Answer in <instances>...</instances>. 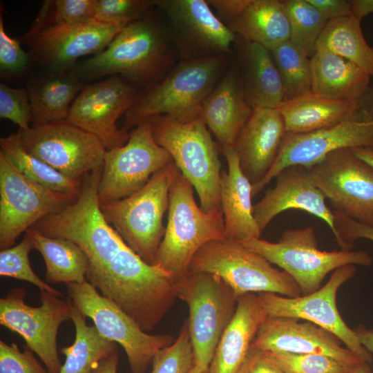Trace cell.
Instances as JSON below:
<instances>
[{"mask_svg": "<svg viewBox=\"0 0 373 373\" xmlns=\"http://www.w3.org/2000/svg\"><path fill=\"white\" fill-rule=\"evenodd\" d=\"M102 172V167L86 174L77 198L32 228L78 245L88 260L87 281L143 331L150 332L177 298L175 281L160 267L144 261L106 221L98 196Z\"/></svg>", "mask_w": 373, "mask_h": 373, "instance_id": "obj_1", "label": "cell"}, {"mask_svg": "<svg viewBox=\"0 0 373 373\" xmlns=\"http://www.w3.org/2000/svg\"><path fill=\"white\" fill-rule=\"evenodd\" d=\"M180 61L231 56L236 35L207 0H159Z\"/></svg>", "mask_w": 373, "mask_h": 373, "instance_id": "obj_19", "label": "cell"}, {"mask_svg": "<svg viewBox=\"0 0 373 373\" xmlns=\"http://www.w3.org/2000/svg\"><path fill=\"white\" fill-rule=\"evenodd\" d=\"M333 213L335 229L340 238L338 245L342 250H352V242L357 239L373 241V226L362 224L335 210H333Z\"/></svg>", "mask_w": 373, "mask_h": 373, "instance_id": "obj_45", "label": "cell"}, {"mask_svg": "<svg viewBox=\"0 0 373 373\" xmlns=\"http://www.w3.org/2000/svg\"><path fill=\"white\" fill-rule=\"evenodd\" d=\"M265 352L286 373H351L359 365H350L333 357L318 354Z\"/></svg>", "mask_w": 373, "mask_h": 373, "instance_id": "obj_38", "label": "cell"}, {"mask_svg": "<svg viewBox=\"0 0 373 373\" xmlns=\"http://www.w3.org/2000/svg\"><path fill=\"white\" fill-rule=\"evenodd\" d=\"M123 28L95 19L79 24L55 17L48 21L41 10L23 41L36 61L50 72H60L73 67L81 57L103 51Z\"/></svg>", "mask_w": 373, "mask_h": 373, "instance_id": "obj_13", "label": "cell"}, {"mask_svg": "<svg viewBox=\"0 0 373 373\" xmlns=\"http://www.w3.org/2000/svg\"><path fill=\"white\" fill-rule=\"evenodd\" d=\"M351 373H372L369 363L362 362Z\"/></svg>", "mask_w": 373, "mask_h": 373, "instance_id": "obj_53", "label": "cell"}, {"mask_svg": "<svg viewBox=\"0 0 373 373\" xmlns=\"http://www.w3.org/2000/svg\"><path fill=\"white\" fill-rule=\"evenodd\" d=\"M159 0H96L94 19L124 28L142 18Z\"/></svg>", "mask_w": 373, "mask_h": 373, "instance_id": "obj_41", "label": "cell"}, {"mask_svg": "<svg viewBox=\"0 0 373 373\" xmlns=\"http://www.w3.org/2000/svg\"><path fill=\"white\" fill-rule=\"evenodd\" d=\"M137 93L118 76L84 86L70 105L67 121L92 133L106 150L124 145L129 133L117 121L130 109Z\"/></svg>", "mask_w": 373, "mask_h": 373, "instance_id": "obj_20", "label": "cell"}, {"mask_svg": "<svg viewBox=\"0 0 373 373\" xmlns=\"http://www.w3.org/2000/svg\"><path fill=\"white\" fill-rule=\"evenodd\" d=\"M188 373H205V372H204L199 367H198L197 365L194 364Z\"/></svg>", "mask_w": 373, "mask_h": 373, "instance_id": "obj_54", "label": "cell"}, {"mask_svg": "<svg viewBox=\"0 0 373 373\" xmlns=\"http://www.w3.org/2000/svg\"><path fill=\"white\" fill-rule=\"evenodd\" d=\"M86 316L74 305L71 321L75 328L74 343L62 347L66 356L59 373H91L104 358L117 352V346L100 334L95 325H87Z\"/></svg>", "mask_w": 373, "mask_h": 373, "instance_id": "obj_33", "label": "cell"}, {"mask_svg": "<svg viewBox=\"0 0 373 373\" xmlns=\"http://www.w3.org/2000/svg\"><path fill=\"white\" fill-rule=\"evenodd\" d=\"M29 64V55L19 41L9 36L4 28L3 15H0V71L1 76H15L23 73Z\"/></svg>", "mask_w": 373, "mask_h": 373, "instance_id": "obj_44", "label": "cell"}, {"mask_svg": "<svg viewBox=\"0 0 373 373\" xmlns=\"http://www.w3.org/2000/svg\"><path fill=\"white\" fill-rule=\"evenodd\" d=\"M372 373H373V370H372Z\"/></svg>", "mask_w": 373, "mask_h": 373, "instance_id": "obj_55", "label": "cell"}, {"mask_svg": "<svg viewBox=\"0 0 373 373\" xmlns=\"http://www.w3.org/2000/svg\"><path fill=\"white\" fill-rule=\"evenodd\" d=\"M231 57L238 68L251 106L278 108L284 101V89L271 51L236 36Z\"/></svg>", "mask_w": 373, "mask_h": 373, "instance_id": "obj_27", "label": "cell"}, {"mask_svg": "<svg viewBox=\"0 0 373 373\" xmlns=\"http://www.w3.org/2000/svg\"><path fill=\"white\" fill-rule=\"evenodd\" d=\"M285 133V122L278 108H253L234 146L241 170L252 186L274 164Z\"/></svg>", "mask_w": 373, "mask_h": 373, "instance_id": "obj_24", "label": "cell"}, {"mask_svg": "<svg viewBox=\"0 0 373 373\" xmlns=\"http://www.w3.org/2000/svg\"><path fill=\"white\" fill-rule=\"evenodd\" d=\"M179 171L172 162L136 193L100 205L106 221L149 265H153L165 233L163 217L169 207L170 187Z\"/></svg>", "mask_w": 373, "mask_h": 373, "instance_id": "obj_6", "label": "cell"}, {"mask_svg": "<svg viewBox=\"0 0 373 373\" xmlns=\"http://www.w3.org/2000/svg\"><path fill=\"white\" fill-rule=\"evenodd\" d=\"M0 373H48L27 346L21 352L17 345L0 341Z\"/></svg>", "mask_w": 373, "mask_h": 373, "instance_id": "obj_43", "label": "cell"}, {"mask_svg": "<svg viewBox=\"0 0 373 373\" xmlns=\"http://www.w3.org/2000/svg\"><path fill=\"white\" fill-rule=\"evenodd\" d=\"M236 373H286L258 349L250 347L245 360Z\"/></svg>", "mask_w": 373, "mask_h": 373, "instance_id": "obj_47", "label": "cell"}, {"mask_svg": "<svg viewBox=\"0 0 373 373\" xmlns=\"http://www.w3.org/2000/svg\"><path fill=\"white\" fill-rule=\"evenodd\" d=\"M367 147L373 148V111L365 108L332 127L304 133H286L274 164L264 178L252 186V195L259 193L287 167H309L335 151Z\"/></svg>", "mask_w": 373, "mask_h": 373, "instance_id": "obj_16", "label": "cell"}, {"mask_svg": "<svg viewBox=\"0 0 373 373\" xmlns=\"http://www.w3.org/2000/svg\"><path fill=\"white\" fill-rule=\"evenodd\" d=\"M311 91L336 99H363L372 77L365 70L337 55L316 50L310 58Z\"/></svg>", "mask_w": 373, "mask_h": 373, "instance_id": "obj_30", "label": "cell"}, {"mask_svg": "<svg viewBox=\"0 0 373 373\" xmlns=\"http://www.w3.org/2000/svg\"><path fill=\"white\" fill-rule=\"evenodd\" d=\"M189 271L220 277L237 297L249 293H274L287 297L302 295L294 280L274 267L265 258L242 243L228 239L211 241L193 258Z\"/></svg>", "mask_w": 373, "mask_h": 373, "instance_id": "obj_9", "label": "cell"}, {"mask_svg": "<svg viewBox=\"0 0 373 373\" xmlns=\"http://www.w3.org/2000/svg\"><path fill=\"white\" fill-rule=\"evenodd\" d=\"M78 195L46 187L20 171L0 151V249L44 217L59 212Z\"/></svg>", "mask_w": 373, "mask_h": 373, "instance_id": "obj_12", "label": "cell"}, {"mask_svg": "<svg viewBox=\"0 0 373 373\" xmlns=\"http://www.w3.org/2000/svg\"><path fill=\"white\" fill-rule=\"evenodd\" d=\"M96 0H56L54 17L68 24H79L94 19Z\"/></svg>", "mask_w": 373, "mask_h": 373, "instance_id": "obj_46", "label": "cell"}, {"mask_svg": "<svg viewBox=\"0 0 373 373\" xmlns=\"http://www.w3.org/2000/svg\"><path fill=\"white\" fill-rule=\"evenodd\" d=\"M318 50L350 61L373 78V48L364 38L361 21L354 16L329 21L317 41L316 50Z\"/></svg>", "mask_w": 373, "mask_h": 373, "instance_id": "obj_34", "label": "cell"}, {"mask_svg": "<svg viewBox=\"0 0 373 373\" xmlns=\"http://www.w3.org/2000/svg\"><path fill=\"white\" fill-rule=\"evenodd\" d=\"M329 21L352 15L350 1L307 0Z\"/></svg>", "mask_w": 373, "mask_h": 373, "instance_id": "obj_48", "label": "cell"}, {"mask_svg": "<svg viewBox=\"0 0 373 373\" xmlns=\"http://www.w3.org/2000/svg\"><path fill=\"white\" fill-rule=\"evenodd\" d=\"M284 89V101L293 99L311 90L309 57L290 39L270 50Z\"/></svg>", "mask_w": 373, "mask_h": 373, "instance_id": "obj_36", "label": "cell"}, {"mask_svg": "<svg viewBox=\"0 0 373 373\" xmlns=\"http://www.w3.org/2000/svg\"><path fill=\"white\" fill-rule=\"evenodd\" d=\"M228 166L221 172L220 204L225 238L244 242L260 238V231L254 216L252 184L242 173L234 147H220Z\"/></svg>", "mask_w": 373, "mask_h": 373, "instance_id": "obj_26", "label": "cell"}, {"mask_svg": "<svg viewBox=\"0 0 373 373\" xmlns=\"http://www.w3.org/2000/svg\"><path fill=\"white\" fill-rule=\"evenodd\" d=\"M26 296L25 289L15 287L0 298V324L24 339L48 373H59L62 365L57 352L58 329L64 321L71 320L74 305L70 298L40 290L41 305L32 307L26 303Z\"/></svg>", "mask_w": 373, "mask_h": 373, "instance_id": "obj_10", "label": "cell"}, {"mask_svg": "<svg viewBox=\"0 0 373 373\" xmlns=\"http://www.w3.org/2000/svg\"><path fill=\"white\" fill-rule=\"evenodd\" d=\"M231 56L179 61L159 82L144 88L125 114L128 132L144 121L165 115L178 122L200 117L203 102L227 71Z\"/></svg>", "mask_w": 373, "mask_h": 373, "instance_id": "obj_3", "label": "cell"}, {"mask_svg": "<svg viewBox=\"0 0 373 373\" xmlns=\"http://www.w3.org/2000/svg\"><path fill=\"white\" fill-rule=\"evenodd\" d=\"M356 155L368 164L373 170V148L353 149Z\"/></svg>", "mask_w": 373, "mask_h": 373, "instance_id": "obj_52", "label": "cell"}, {"mask_svg": "<svg viewBox=\"0 0 373 373\" xmlns=\"http://www.w3.org/2000/svg\"><path fill=\"white\" fill-rule=\"evenodd\" d=\"M274 188L254 205L255 220L262 232L269 222L281 212L289 209L305 211L323 220L332 230L338 245V234L335 229L334 215L325 203V197L315 185L308 168L291 166L276 177Z\"/></svg>", "mask_w": 373, "mask_h": 373, "instance_id": "obj_23", "label": "cell"}, {"mask_svg": "<svg viewBox=\"0 0 373 373\" xmlns=\"http://www.w3.org/2000/svg\"><path fill=\"white\" fill-rule=\"evenodd\" d=\"M363 99L350 101L326 97L311 90L278 108L286 133H304L337 125L362 112Z\"/></svg>", "mask_w": 373, "mask_h": 373, "instance_id": "obj_29", "label": "cell"}, {"mask_svg": "<svg viewBox=\"0 0 373 373\" xmlns=\"http://www.w3.org/2000/svg\"><path fill=\"white\" fill-rule=\"evenodd\" d=\"M118 364L117 352L102 360L91 373H117Z\"/></svg>", "mask_w": 373, "mask_h": 373, "instance_id": "obj_50", "label": "cell"}, {"mask_svg": "<svg viewBox=\"0 0 373 373\" xmlns=\"http://www.w3.org/2000/svg\"><path fill=\"white\" fill-rule=\"evenodd\" d=\"M156 142L171 155L182 175L196 191L205 212L222 211L221 164L218 145L200 117L178 122L165 115L149 119Z\"/></svg>", "mask_w": 373, "mask_h": 373, "instance_id": "obj_5", "label": "cell"}, {"mask_svg": "<svg viewBox=\"0 0 373 373\" xmlns=\"http://www.w3.org/2000/svg\"><path fill=\"white\" fill-rule=\"evenodd\" d=\"M356 270L355 265L336 269L324 286L307 295L287 297L268 292L257 295L267 316L311 322L334 334L347 349L370 364L372 355L361 345L354 330L345 323L336 301L338 289L354 276Z\"/></svg>", "mask_w": 373, "mask_h": 373, "instance_id": "obj_17", "label": "cell"}, {"mask_svg": "<svg viewBox=\"0 0 373 373\" xmlns=\"http://www.w3.org/2000/svg\"><path fill=\"white\" fill-rule=\"evenodd\" d=\"M32 247L42 256L46 265V281L66 285L86 280L88 268L87 256L74 242L46 236L31 227L26 233Z\"/></svg>", "mask_w": 373, "mask_h": 373, "instance_id": "obj_32", "label": "cell"}, {"mask_svg": "<svg viewBox=\"0 0 373 373\" xmlns=\"http://www.w3.org/2000/svg\"><path fill=\"white\" fill-rule=\"evenodd\" d=\"M175 294L189 307L194 364L207 373L220 339L234 316L238 298L220 277L207 272L188 271L175 281Z\"/></svg>", "mask_w": 373, "mask_h": 373, "instance_id": "obj_8", "label": "cell"}, {"mask_svg": "<svg viewBox=\"0 0 373 373\" xmlns=\"http://www.w3.org/2000/svg\"><path fill=\"white\" fill-rule=\"evenodd\" d=\"M242 244L280 267L296 283L302 295L319 289L326 276L339 267L370 266L372 262L364 251L320 250L312 227L285 230L276 242L255 238Z\"/></svg>", "mask_w": 373, "mask_h": 373, "instance_id": "obj_7", "label": "cell"}, {"mask_svg": "<svg viewBox=\"0 0 373 373\" xmlns=\"http://www.w3.org/2000/svg\"><path fill=\"white\" fill-rule=\"evenodd\" d=\"M267 316L257 294L239 296L234 316L220 339L207 373H236Z\"/></svg>", "mask_w": 373, "mask_h": 373, "instance_id": "obj_28", "label": "cell"}, {"mask_svg": "<svg viewBox=\"0 0 373 373\" xmlns=\"http://www.w3.org/2000/svg\"><path fill=\"white\" fill-rule=\"evenodd\" d=\"M0 146L1 151L17 169L36 182L54 191L77 195L80 193L82 180L66 176L29 153L17 133L1 137Z\"/></svg>", "mask_w": 373, "mask_h": 373, "instance_id": "obj_35", "label": "cell"}, {"mask_svg": "<svg viewBox=\"0 0 373 373\" xmlns=\"http://www.w3.org/2000/svg\"><path fill=\"white\" fill-rule=\"evenodd\" d=\"M82 80L73 72H50L28 88L32 126L66 120L70 103L83 90Z\"/></svg>", "mask_w": 373, "mask_h": 373, "instance_id": "obj_31", "label": "cell"}, {"mask_svg": "<svg viewBox=\"0 0 373 373\" xmlns=\"http://www.w3.org/2000/svg\"><path fill=\"white\" fill-rule=\"evenodd\" d=\"M350 3L352 15L359 21L364 17L373 14V0H352Z\"/></svg>", "mask_w": 373, "mask_h": 373, "instance_id": "obj_49", "label": "cell"}, {"mask_svg": "<svg viewBox=\"0 0 373 373\" xmlns=\"http://www.w3.org/2000/svg\"><path fill=\"white\" fill-rule=\"evenodd\" d=\"M193 189L179 171L170 187L165 233L153 263L175 281L188 273L202 247L225 239L222 211H204L195 202Z\"/></svg>", "mask_w": 373, "mask_h": 373, "instance_id": "obj_4", "label": "cell"}, {"mask_svg": "<svg viewBox=\"0 0 373 373\" xmlns=\"http://www.w3.org/2000/svg\"><path fill=\"white\" fill-rule=\"evenodd\" d=\"M73 304L90 318L102 335L125 351L131 373H145L155 355L171 345L169 334H150L115 303L102 296L87 280L67 284Z\"/></svg>", "mask_w": 373, "mask_h": 373, "instance_id": "obj_11", "label": "cell"}, {"mask_svg": "<svg viewBox=\"0 0 373 373\" xmlns=\"http://www.w3.org/2000/svg\"><path fill=\"white\" fill-rule=\"evenodd\" d=\"M290 25V40L309 57L328 21L307 0L283 1Z\"/></svg>", "mask_w": 373, "mask_h": 373, "instance_id": "obj_37", "label": "cell"}, {"mask_svg": "<svg viewBox=\"0 0 373 373\" xmlns=\"http://www.w3.org/2000/svg\"><path fill=\"white\" fill-rule=\"evenodd\" d=\"M172 162L169 153L156 142L150 121L142 122L129 133L124 145L106 151L98 189L100 205L136 193Z\"/></svg>", "mask_w": 373, "mask_h": 373, "instance_id": "obj_14", "label": "cell"}, {"mask_svg": "<svg viewBox=\"0 0 373 373\" xmlns=\"http://www.w3.org/2000/svg\"><path fill=\"white\" fill-rule=\"evenodd\" d=\"M179 56L168 26L144 16L125 26L101 52L74 68L82 80L120 74L146 88L161 81Z\"/></svg>", "mask_w": 373, "mask_h": 373, "instance_id": "obj_2", "label": "cell"}, {"mask_svg": "<svg viewBox=\"0 0 373 373\" xmlns=\"http://www.w3.org/2000/svg\"><path fill=\"white\" fill-rule=\"evenodd\" d=\"M251 347L273 353L318 354L350 365L363 361L332 333L311 323L267 316L260 325Z\"/></svg>", "mask_w": 373, "mask_h": 373, "instance_id": "obj_21", "label": "cell"}, {"mask_svg": "<svg viewBox=\"0 0 373 373\" xmlns=\"http://www.w3.org/2000/svg\"><path fill=\"white\" fill-rule=\"evenodd\" d=\"M207 1L236 36L269 50L290 39V25L283 1Z\"/></svg>", "mask_w": 373, "mask_h": 373, "instance_id": "obj_22", "label": "cell"}, {"mask_svg": "<svg viewBox=\"0 0 373 373\" xmlns=\"http://www.w3.org/2000/svg\"><path fill=\"white\" fill-rule=\"evenodd\" d=\"M252 109L238 68L231 57L224 75L203 102L200 117L220 147H234Z\"/></svg>", "mask_w": 373, "mask_h": 373, "instance_id": "obj_25", "label": "cell"}, {"mask_svg": "<svg viewBox=\"0 0 373 373\" xmlns=\"http://www.w3.org/2000/svg\"><path fill=\"white\" fill-rule=\"evenodd\" d=\"M151 373H188L194 365V355L187 320L178 336L154 356Z\"/></svg>", "mask_w": 373, "mask_h": 373, "instance_id": "obj_40", "label": "cell"}, {"mask_svg": "<svg viewBox=\"0 0 373 373\" xmlns=\"http://www.w3.org/2000/svg\"><path fill=\"white\" fill-rule=\"evenodd\" d=\"M0 117L12 121L21 130L31 126L32 113L27 88L0 84Z\"/></svg>", "mask_w": 373, "mask_h": 373, "instance_id": "obj_42", "label": "cell"}, {"mask_svg": "<svg viewBox=\"0 0 373 373\" xmlns=\"http://www.w3.org/2000/svg\"><path fill=\"white\" fill-rule=\"evenodd\" d=\"M307 168L335 211L373 226V170L353 149L335 151Z\"/></svg>", "mask_w": 373, "mask_h": 373, "instance_id": "obj_18", "label": "cell"}, {"mask_svg": "<svg viewBox=\"0 0 373 373\" xmlns=\"http://www.w3.org/2000/svg\"><path fill=\"white\" fill-rule=\"evenodd\" d=\"M354 330L361 345L373 355V329L360 325Z\"/></svg>", "mask_w": 373, "mask_h": 373, "instance_id": "obj_51", "label": "cell"}, {"mask_svg": "<svg viewBox=\"0 0 373 373\" xmlns=\"http://www.w3.org/2000/svg\"><path fill=\"white\" fill-rule=\"evenodd\" d=\"M32 245L28 236L25 233L21 241L17 245L0 251V276L11 277L30 283L40 290L61 296V294L42 280L32 270L29 253Z\"/></svg>", "mask_w": 373, "mask_h": 373, "instance_id": "obj_39", "label": "cell"}, {"mask_svg": "<svg viewBox=\"0 0 373 373\" xmlns=\"http://www.w3.org/2000/svg\"><path fill=\"white\" fill-rule=\"evenodd\" d=\"M17 134L29 153L72 179L82 180L103 166L106 149L102 142L67 120L31 126Z\"/></svg>", "mask_w": 373, "mask_h": 373, "instance_id": "obj_15", "label": "cell"}]
</instances>
